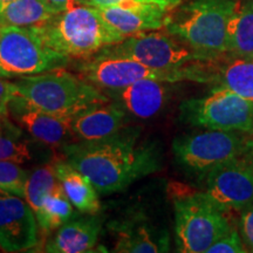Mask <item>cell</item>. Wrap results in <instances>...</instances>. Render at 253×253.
<instances>
[{
  "label": "cell",
  "mask_w": 253,
  "mask_h": 253,
  "mask_svg": "<svg viewBox=\"0 0 253 253\" xmlns=\"http://www.w3.org/2000/svg\"><path fill=\"white\" fill-rule=\"evenodd\" d=\"M9 1H12V0H0V7H1L2 5L7 4V2H9Z\"/></svg>",
  "instance_id": "1f68e13d"
},
{
  "label": "cell",
  "mask_w": 253,
  "mask_h": 253,
  "mask_svg": "<svg viewBox=\"0 0 253 253\" xmlns=\"http://www.w3.org/2000/svg\"><path fill=\"white\" fill-rule=\"evenodd\" d=\"M55 15L41 0H12L0 7V27H30L40 25Z\"/></svg>",
  "instance_id": "7402d4cb"
},
{
  "label": "cell",
  "mask_w": 253,
  "mask_h": 253,
  "mask_svg": "<svg viewBox=\"0 0 253 253\" xmlns=\"http://www.w3.org/2000/svg\"><path fill=\"white\" fill-rule=\"evenodd\" d=\"M74 214V205L71 203L61 184L49 194L36 212L39 229L42 232H52L67 223Z\"/></svg>",
  "instance_id": "603a6c76"
},
{
  "label": "cell",
  "mask_w": 253,
  "mask_h": 253,
  "mask_svg": "<svg viewBox=\"0 0 253 253\" xmlns=\"http://www.w3.org/2000/svg\"><path fill=\"white\" fill-rule=\"evenodd\" d=\"M179 112L190 125L253 135V102L226 88L214 87L205 96L185 100Z\"/></svg>",
  "instance_id": "9c48e42d"
},
{
  "label": "cell",
  "mask_w": 253,
  "mask_h": 253,
  "mask_svg": "<svg viewBox=\"0 0 253 253\" xmlns=\"http://www.w3.org/2000/svg\"><path fill=\"white\" fill-rule=\"evenodd\" d=\"M54 167L60 184L74 208L84 214L99 213V192L90 179L66 160L54 163Z\"/></svg>",
  "instance_id": "d6986e66"
},
{
  "label": "cell",
  "mask_w": 253,
  "mask_h": 253,
  "mask_svg": "<svg viewBox=\"0 0 253 253\" xmlns=\"http://www.w3.org/2000/svg\"><path fill=\"white\" fill-rule=\"evenodd\" d=\"M231 58H253V0L240 2L229 25Z\"/></svg>",
  "instance_id": "44dd1931"
},
{
  "label": "cell",
  "mask_w": 253,
  "mask_h": 253,
  "mask_svg": "<svg viewBox=\"0 0 253 253\" xmlns=\"http://www.w3.org/2000/svg\"><path fill=\"white\" fill-rule=\"evenodd\" d=\"M97 11L107 24L126 38L162 30L170 14L169 11L153 4L108 6L99 7Z\"/></svg>",
  "instance_id": "9a60e30c"
},
{
  "label": "cell",
  "mask_w": 253,
  "mask_h": 253,
  "mask_svg": "<svg viewBox=\"0 0 253 253\" xmlns=\"http://www.w3.org/2000/svg\"><path fill=\"white\" fill-rule=\"evenodd\" d=\"M211 84L253 102V58L225 56L217 61Z\"/></svg>",
  "instance_id": "ffe728a7"
},
{
  "label": "cell",
  "mask_w": 253,
  "mask_h": 253,
  "mask_svg": "<svg viewBox=\"0 0 253 253\" xmlns=\"http://www.w3.org/2000/svg\"><path fill=\"white\" fill-rule=\"evenodd\" d=\"M39 242V224L33 209L23 198L0 189V249L24 252Z\"/></svg>",
  "instance_id": "7c38bea8"
},
{
  "label": "cell",
  "mask_w": 253,
  "mask_h": 253,
  "mask_svg": "<svg viewBox=\"0 0 253 253\" xmlns=\"http://www.w3.org/2000/svg\"><path fill=\"white\" fill-rule=\"evenodd\" d=\"M242 0H191L170 12L164 27L207 61L229 52V25Z\"/></svg>",
  "instance_id": "7a4b0ae2"
},
{
  "label": "cell",
  "mask_w": 253,
  "mask_h": 253,
  "mask_svg": "<svg viewBox=\"0 0 253 253\" xmlns=\"http://www.w3.org/2000/svg\"><path fill=\"white\" fill-rule=\"evenodd\" d=\"M41 1L49 9H52L55 14L61 13L77 4V0H41Z\"/></svg>",
  "instance_id": "4dcf8cb0"
},
{
  "label": "cell",
  "mask_w": 253,
  "mask_h": 253,
  "mask_svg": "<svg viewBox=\"0 0 253 253\" xmlns=\"http://www.w3.org/2000/svg\"><path fill=\"white\" fill-rule=\"evenodd\" d=\"M102 229V218L86 214L65 223L45 245V252L80 253L89 252L96 245Z\"/></svg>",
  "instance_id": "e0dca14e"
},
{
  "label": "cell",
  "mask_w": 253,
  "mask_h": 253,
  "mask_svg": "<svg viewBox=\"0 0 253 253\" xmlns=\"http://www.w3.org/2000/svg\"><path fill=\"white\" fill-rule=\"evenodd\" d=\"M15 95H17L15 82H9L0 79V119L8 116L9 103Z\"/></svg>",
  "instance_id": "f546056e"
},
{
  "label": "cell",
  "mask_w": 253,
  "mask_h": 253,
  "mask_svg": "<svg viewBox=\"0 0 253 253\" xmlns=\"http://www.w3.org/2000/svg\"><path fill=\"white\" fill-rule=\"evenodd\" d=\"M249 250L243 242L242 236L235 227L220 237L214 244L208 250L207 253H246Z\"/></svg>",
  "instance_id": "83f0119b"
},
{
  "label": "cell",
  "mask_w": 253,
  "mask_h": 253,
  "mask_svg": "<svg viewBox=\"0 0 253 253\" xmlns=\"http://www.w3.org/2000/svg\"><path fill=\"white\" fill-rule=\"evenodd\" d=\"M0 77H4V78H5V75H4V72L1 71V68H0Z\"/></svg>",
  "instance_id": "d6a6232c"
},
{
  "label": "cell",
  "mask_w": 253,
  "mask_h": 253,
  "mask_svg": "<svg viewBox=\"0 0 253 253\" xmlns=\"http://www.w3.org/2000/svg\"><path fill=\"white\" fill-rule=\"evenodd\" d=\"M115 236V252L155 253L169 251V235L157 230L142 213L126 216L110 226Z\"/></svg>",
  "instance_id": "5bb4252c"
},
{
  "label": "cell",
  "mask_w": 253,
  "mask_h": 253,
  "mask_svg": "<svg viewBox=\"0 0 253 253\" xmlns=\"http://www.w3.org/2000/svg\"><path fill=\"white\" fill-rule=\"evenodd\" d=\"M31 173L11 161H0V189L25 198Z\"/></svg>",
  "instance_id": "484cf974"
},
{
  "label": "cell",
  "mask_w": 253,
  "mask_h": 253,
  "mask_svg": "<svg viewBox=\"0 0 253 253\" xmlns=\"http://www.w3.org/2000/svg\"><path fill=\"white\" fill-rule=\"evenodd\" d=\"M205 183V195L218 208L240 213L253 204V154L211 169Z\"/></svg>",
  "instance_id": "8fae6325"
},
{
  "label": "cell",
  "mask_w": 253,
  "mask_h": 253,
  "mask_svg": "<svg viewBox=\"0 0 253 253\" xmlns=\"http://www.w3.org/2000/svg\"><path fill=\"white\" fill-rule=\"evenodd\" d=\"M78 74L104 93L122 89L143 79L166 81H194L209 84L210 61H201L192 68L181 72H167L153 69L128 56L116 55L100 50L89 59L79 63Z\"/></svg>",
  "instance_id": "5b68a950"
},
{
  "label": "cell",
  "mask_w": 253,
  "mask_h": 253,
  "mask_svg": "<svg viewBox=\"0 0 253 253\" xmlns=\"http://www.w3.org/2000/svg\"><path fill=\"white\" fill-rule=\"evenodd\" d=\"M126 112L119 103L106 102L73 119V130L79 140H100L122 130Z\"/></svg>",
  "instance_id": "ac0fdd59"
},
{
  "label": "cell",
  "mask_w": 253,
  "mask_h": 253,
  "mask_svg": "<svg viewBox=\"0 0 253 253\" xmlns=\"http://www.w3.org/2000/svg\"><path fill=\"white\" fill-rule=\"evenodd\" d=\"M8 116L23 130L42 144L63 147L79 141L73 130V120L58 118L42 112L19 95H15L9 103Z\"/></svg>",
  "instance_id": "4fadbf2b"
},
{
  "label": "cell",
  "mask_w": 253,
  "mask_h": 253,
  "mask_svg": "<svg viewBox=\"0 0 253 253\" xmlns=\"http://www.w3.org/2000/svg\"><path fill=\"white\" fill-rule=\"evenodd\" d=\"M32 27L47 47L71 59H89L126 39L106 23L97 8L79 4Z\"/></svg>",
  "instance_id": "3957f363"
},
{
  "label": "cell",
  "mask_w": 253,
  "mask_h": 253,
  "mask_svg": "<svg viewBox=\"0 0 253 253\" xmlns=\"http://www.w3.org/2000/svg\"><path fill=\"white\" fill-rule=\"evenodd\" d=\"M71 58L47 47L33 27H0V68L5 78L65 68Z\"/></svg>",
  "instance_id": "ba28073f"
},
{
  "label": "cell",
  "mask_w": 253,
  "mask_h": 253,
  "mask_svg": "<svg viewBox=\"0 0 253 253\" xmlns=\"http://www.w3.org/2000/svg\"><path fill=\"white\" fill-rule=\"evenodd\" d=\"M66 161L90 179L101 195L120 192L162 166L160 148L141 142L136 129H122L100 140H79L62 147Z\"/></svg>",
  "instance_id": "6da1fadb"
},
{
  "label": "cell",
  "mask_w": 253,
  "mask_h": 253,
  "mask_svg": "<svg viewBox=\"0 0 253 253\" xmlns=\"http://www.w3.org/2000/svg\"><path fill=\"white\" fill-rule=\"evenodd\" d=\"M15 86L17 95L32 106L63 119L73 120L93 107L109 102L104 91L65 68L21 78Z\"/></svg>",
  "instance_id": "277c9868"
},
{
  "label": "cell",
  "mask_w": 253,
  "mask_h": 253,
  "mask_svg": "<svg viewBox=\"0 0 253 253\" xmlns=\"http://www.w3.org/2000/svg\"><path fill=\"white\" fill-rule=\"evenodd\" d=\"M32 158L28 141L23 129L7 118L0 119V161L25 163Z\"/></svg>",
  "instance_id": "cb8c5ba5"
},
{
  "label": "cell",
  "mask_w": 253,
  "mask_h": 253,
  "mask_svg": "<svg viewBox=\"0 0 253 253\" xmlns=\"http://www.w3.org/2000/svg\"><path fill=\"white\" fill-rule=\"evenodd\" d=\"M170 94V82L143 79L122 89L108 91L107 95L112 96L126 113L145 120L156 116L164 108Z\"/></svg>",
  "instance_id": "2e32d148"
},
{
  "label": "cell",
  "mask_w": 253,
  "mask_h": 253,
  "mask_svg": "<svg viewBox=\"0 0 253 253\" xmlns=\"http://www.w3.org/2000/svg\"><path fill=\"white\" fill-rule=\"evenodd\" d=\"M239 230L246 249L253 252V204L240 212Z\"/></svg>",
  "instance_id": "f1b7e54d"
},
{
  "label": "cell",
  "mask_w": 253,
  "mask_h": 253,
  "mask_svg": "<svg viewBox=\"0 0 253 253\" xmlns=\"http://www.w3.org/2000/svg\"><path fill=\"white\" fill-rule=\"evenodd\" d=\"M102 50L112 54L128 56L158 71L181 72L192 68L196 63L207 61L171 34L144 32L126 37L116 45Z\"/></svg>",
  "instance_id": "30bf717a"
},
{
  "label": "cell",
  "mask_w": 253,
  "mask_h": 253,
  "mask_svg": "<svg viewBox=\"0 0 253 253\" xmlns=\"http://www.w3.org/2000/svg\"><path fill=\"white\" fill-rule=\"evenodd\" d=\"M242 134L208 129L183 136L173 141V155L184 169L207 175L219 164L253 154V138Z\"/></svg>",
  "instance_id": "52a82bcc"
},
{
  "label": "cell",
  "mask_w": 253,
  "mask_h": 253,
  "mask_svg": "<svg viewBox=\"0 0 253 253\" xmlns=\"http://www.w3.org/2000/svg\"><path fill=\"white\" fill-rule=\"evenodd\" d=\"M176 244L179 252L207 253L232 229L226 212L205 192L182 196L173 202Z\"/></svg>",
  "instance_id": "8992f818"
},
{
  "label": "cell",
  "mask_w": 253,
  "mask_h": 253,
  "mask_svg": "<svg viewBox=\"0 0 253 253\" xmlns=\"http://www.w3.org/2000/svg\"><path fill=\"white\" fill-rule=\"evenodd\" d=\"M77 4L90 6V7H108V6L129 5V4H153L172 12L182 5V0H77Z\"/></svg>",
  "instance_id": "4316f807"
},
{
  "label": "cell",
  "mask_w": 253,
  "mask_h": 253,
  "mask_svg": "<svg viewBox=\"0 0 253 253\" xmlns=\"http://www.w3.org/2000/svg\"><path fill=\"white\" fill-rule=\"evenodd\" d=\"M59 185L60 182L54 164L40 167L31 173L26 185L25 199L33 209L34 213L39 210L47 196L52 194Z\"/></svg>",
  "instance_id": "d4e9b609"
}]
</instances>
